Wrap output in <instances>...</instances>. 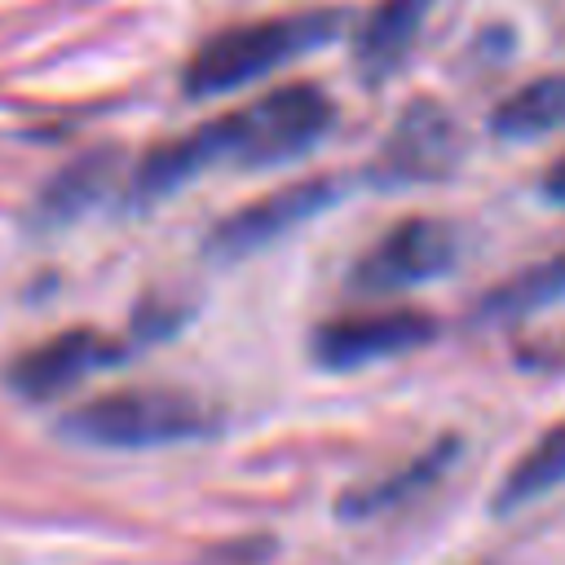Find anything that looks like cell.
Here are the masks:
<instances>
[{
    "label": "cell",
    "instance_id": "1",
    "mask_svg": "<svg viewBox=\"0 0 565 565\" xmlns=\"http://www.w3.org/2000/svg\"><path fill=\"white\" fill-rule=\"evenodd\" d=\"M331 119H335V106L318 84H282L230 115L207 119L203 128L168 146H154L132 172V199L154 203L216 163L274 168V163L300 159L327 137Z\"/></svg>",
    "mask_w": 565,
    "mask_h": 565
},
{
    "label": "cell",
    "instance_id": "2",
    "mask_svg": "<svg viewBox=\"0 0 565 565\" xmlns=\"http://www.w3.org/2000/svg\"><path fill=\"white\" fill-rule=\"evenodd\" d=\"M62 437L97 450H150L181 446L221 433V411L185 388H115L71 406L57 419Z\"/></svg>",
    "mask_w": 565,
    "mask_h": 565
},
{
    "label": "cell",
    "instance_id": "3",
    "mask_svg": "<svg viewBox=\"0 0 565 565\" xmlns=\"http://www.w3.org/2000/svg\"><path fill=\"white\" fill-rule=\"evenodd\" d=\"M344 26V13L335 9H305V13H278V18H260V22H243L230 31H216L190 62L181 75V88L190 97H221L234 93L313 49H322L327 40H335Z\"/></svg>",
    "mask_w": 565,
    "mask_h": 565
},
{
    "label": "cell",
    "instance_id": "4",
    "mask_svg": "<svg viewBox=\"0 0 565 565\" xmlns=\"http://www.w3.org/2000/svg\"><path fill=\"white\" fill-rule=\"evenodd\" d=\"M455 260H459L455 225L437 216H411V221H397L358 256V265L349 269V287L358 296H393L446 274Z\"/></svg>",
    "mask_w": 565,
    "mask_h": 565
},
{
    "label": "cell",
    "instance_id": "5",
    "mask_svg": "<svg viewBox=\"0 0 565 565\" xmlns=\"http://www.w3.org/2000/svg\"><path fill=\"white\" fill-rule=\"evenodd\" d=\"M459 154H463V132L450 119V110L428 102V97H419L388 128V137H384V146H380V154L371 163V181L375 185L437 181L459 163Z\"/></svg>",
    "mask_w": 565,
    "mask_h": 565
},
{
    "label": "cell",
    "instance_id": "6",
    "mask_svg": "<svg viewBox=\"0 0 565 565\" xmlns=\"http://www.w3.org/2000/svg\"><path fill=\"white\" fill-rule=\"evenodd\" d=\"M124 358H128V349L115 335L93 331V327H71V331H57V335L31 344L26 353H18L9 366V388L26 402H53Z\"/></svg>",
    "mask_w": 565,
    "mask_h": 565
},
{
    "label": "cell",
    "instance_id": "7",
    "mask_svg": "<svg viewBox=\"0 0 565 565\" xmlns=\"http://www.w3.org/2000/svg\"><path fill=\"white\" fill-rule=\"evenodd\" d=\"M437 335V322L419 309H388V313H353L331 318L313 331L309 353L322 371H358L397 353H411Z\"/></svg>",
    "mask_w": 565,
    "mask_h": 565
},
{
    "label": "cell",
    "instance_id": "8",
    "mask_svg": "<svg viewBox=\"0 0 565 565\" xmlns=\"http://www.w3.org/2000/svg\"><path fill=\"white\" fill-rule=\"evenodd\" d=\"M335 199V185L331 181H296V185H282L247 207H238L234 216H225L212 234H207V256L212 260H243L260 247H269L274 238L291 234L300 221L318 216L327 203Z\"/></svg>",
    "mask_w": 565,
    "mask_h": 565
},
{
    "label": "cell",
    "instance_id": "9",
    "mask_svg": "<svg viewBox=\"0 0 565 565\" xmlns=\"http://www.w3.org/2000/svg\"><path fill=\"white\" fill-rule=\"evenodd\" d=\"M459 459V437H437L428 450H419L411 463L384 472V477H371V481H358L349 486L340 499H335V512L344 521H375V516H388V512H402L411 508L415 499H424Z\"/></svg>",
    "mask_w": 565,
    "mask_h": 565
},
{
    "label": "cell",
    "instance_id": "10",
    "mask_svg": "<svg viewBox=\"0 0 565 565\" xmlns=\"http://www.w3.org/2000/svg\"><path fill=\"white\" fill-rule=\"evenodd\" d=\"M433 0H375L353 31V66L362 79H388L415 49Z\"/></svg>",
    "mask_w": 565,
    "mask_h": 565
},
{
    "label": "cell",
    "instance_id": "11",
    "mask_svg": "<svg viewBox=\"0 0 565 565\" xmlns=\"http://www.w3.org/2000/svg\"><path fill=\"white\" fill-rule=\"evenodd\" d=\"M561 486H565V419L552 424V428L503 472V481H499L490 508H494V516H512V512L539 503L543 494H552V490H561Z\"/></svg>",
    "mask_w": 565,
    "mask_h": 565
},
{
    "label": "cell",
    "instance_id": "12",
    "mask_svg": "<svg viewBox=\"0 0 565 565\" xmlns=\"http://www.w3.org/2000/svg\"><path fill=\"white\" fill-rule=\"evenodd\" d=\"M115 177H119V154L115 150H88V154H79L75 163H66L44 185V194L35 203V221L40 225H66V221H75L79 212H88L110 190Z\"/></svg>",
    "mask_w": 565,
    "mask_h": 565
},
{
    "label": "cell",
    "instance_id": "13",
    "mask_svg": "<svg viewBox=\"0 0 565 565\" xmlns=\"http://www.w3.org/2000/svg\"><path fill=\"white\" fill-rule=\"evenodd\" d=\"M490 128L508 141H530L543 132L565 128V75H543L503 97L490 115Z\"/></svg>",
    "mask_w": 565,
    "mask_h": 565
},
{
    "label": "cell",
    "instance_id": "14",
    "mask_svg": "<svg viewBox=\"0 0 565 565\" xmlns=\"http://www.w3.org/2000/svg\"><path fill=\"white\" fill-rule=\"evenodd\" d=\"M565 300V252L503 278L486 300H481V318L486 322H512V318H530L547 305Z\"/></svg>",
    "mask_w": 565,
    "mask_h": 565
},
{
    "label": "cell",
    "instance_id": "15",
    "mask_svg": "<svg viewBox=\"0 0 565 565\" xmlns=\"http://www.w3.org/2000/svg\"><path fill=\"white\" fill-rule=\"evenodd\" d=\"M543 194L565 207V159H556V163L543 172Z\"/></svg>",
    "mask_w": 565,
    "mask_h": 565
}]
</instances>
